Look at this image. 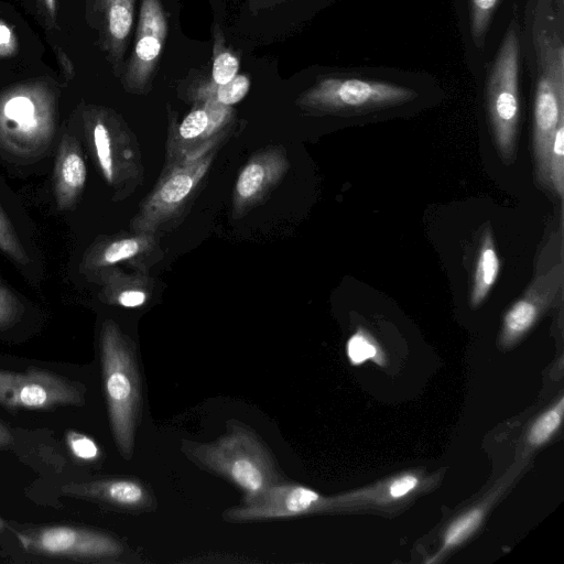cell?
I'll list each match as a JSON object with an SVG mask.
<instances>
[{
    "mask_svg": "<svg viewBox=\"0 0 564 564\" xmlns=\"http://www.w3.org/2000/svg\"><path fill=\"white\" fill-rule=\"evenodd\" d=\"M100 359L112 435L120 454L130 458L140 411V378L133 350L111 321L101 328Z\"/></svg>",
    "mask_w": 564,
    "mask_h": 564,
    "instance_id": "6da1fadb",
    "label": "cell"
},
{
    "mask_svg": "<svg viewBox=\"0 0 564 564\" xmlns=\"http://www.w3.org/2000/svg\"><path fill=\"white\" fill-rule=\"evenodd\" d=\"M15 305L7 291H0V326L9 323L15 315Z\"/></svg>",
    "mask_w": 564,
    "mask_h": 564,
    "instance_id": "1f68e13d",
    "label": "cell"
},
{
    "mask_svg": "<svg viewBox=\"0 0 564 564\" xmlns=\"http://www.w3.org/2000/svg\"><path fill=\"white\" fill-rule=\"evenodd\" d=\"M347 356L351 365H360L373 359L382 365V354L373 338L364 329H358L347 341Z\"/></svg>",
    "mask_w": 564,
    "mask_h": 564,
    "instance_id": "603a6c76",
    "label": "cell"
},
{
    "mask_svg": "<svg viewBox=\"0 0 564 564\" xmlns=\"http://www.w3.org/2000/svg\"><path fill=\"white\" fill-rule=\"evenodd\" d=\"M209 162V159L203 158L173 167L145 200L134 228L141 234H151L181 213L206 173Z\"/></svg>",
    "mask_w": 564,
    "mask_h": 564,
    "instance_id": "9c48e42d",
    "label": "cell"
},
{
    "mask_svg": "<svg viewBox=\"0 0 564 564\" xmlns=\"http://www.w3.org/2000/svg\"><path fill=\"white\" fill-rule=\"evenodd\" d=\"M112 0H96V3L98 6V9L100 10L106 3L110 2Z\"/></svg>",
    "mask_w": 564,
    "mask_h": 564,
    "instance_id": "e575fe53",
    "label": "cell"
},
{
    "mask_svg": "<svg viewBox=\"0 0 564 564\" xmlns=\"http://www.w3.org/2000/svg\"><path fill=\"white\" fill-rule=\"evenodd\" d=\"M55 96L50 86L32 82L0 95V143L17 154L42 151L54 132Z\"/></svg>",
    "mask_w": 564,
    "mask_h": 564,
    "instance_id": "3957f363",
    "label": "cell"
},
{
    "mask_svg": "<svg viewBox=\"0 0 564 564\" xmlns=\"http://www.w3.org/2000/svg\"><path fill=\"white\" fill-rule=\"evenodd\" d=\"M289 166L284 154L278 150L254 155L241 170L234 192V214L243 215L269 194Z\"/></svg>",
    "mask_w": 564,
    "mask_h": 564,
    "instance_id": "7c38bea8",
    "label": "cell"
},
{
    "mask_svg": "<svg viewBox=\"0 0 564 564\" xmlns=\"http://www.w3.org/2000/svg\"><path fill=\"white\" fill-rule=\"evenodd\" d=\"M166 33V17L160 0H142L134 47L124 74L127 89L141 93L148 88L159 63Z\"/></svg>",
    "mask_w": 564,
    "mask_h": 564,
    "instance_id": "30bf717a",
    "label": "cell"
},
{
    "mask_svg": "<svg viewBox=\"0 0 564 564\" xmlns=\"http://www.w3.org/2000/svg\"><path fill=\"white\" fill-rule=\"evenodd\" d=\"M87 170L80 153L70 145L61 150L56 166V197L61 208L69 207L82 192Z\"/></svg>",
    "mask_w": 564,
    "mask_h": 564,
    "instance_id": "9a60e30c",
    "label": "cell"
},
{
    "mask_svg": "<svg viewBox=\"0 0 564 564\" xmlns=\"http://www.w3.org/2000/svg\"><path fill=\"white\" fill-rule=\"evenodd\" d=\"M217 102L216 100L215 109L196 108L191 111L178 127L180 139L183 141H194L207 131H212L216 123L224 119L225 108L228 107L223 105L216 112Z\"/></svg>",
    "mask_w": 564,
    "mask_h": 564,
    "instance_id": "ac0fdd59",
    "label": "cell"
},
{
    "mask_svg": "<svg viewBox=\"0 0 564 564\" xmlns=\"http://www.w3.org/2000/svg\"><path fill=\"white\" fill-rule=\"evenodd\" d=\"M250 88V79L245 75H236L224 85H217L216 100L224 106H232L245 98Z\"/></svg>",
    "mask_w": 564,
    "mask_h": 564,
    "instance_id": "484cf974",
    "label": "cell"
},
{
    "mask_svg": "<svg viewBox=\"0 0 564 564\" xmlns=\"http://www.w3.org/2000/svg\"><path fill=\"white\" fill-rule=\"evenodd\" d=\"M184 451L200 466L240 487L245 502L260 496L279 479L268 451L245 427L235 425L216 442L191 444Z\"/></svg>",
    "mask_w": 564,
    "mask_h": 564,
    "instance_id": "7a4b0ae2",
    "label": "cell"
},
{
    "mask_svg": "<svg viewBox=\"0 0 564 564\" xmlns=\"http://www.w3.org/2000/svg\"><path fill=\"white\" fill-rule=\"evenodd\" d=\"M564 413V399L560 400L547 411L542 413L530 426L528 433V443L532 447H539L545 444L558 430Z\"/></svg>",
    "mask_w": 564,
    "mask_h": 564,
    "instance_id": "ffe728a7",
    "label": "cell"
},
{
    "mask_svg": "<svg viewBox=\"0 0 564 564\" xmlns=\"http://www.w3.org/2000/svg\"><path fill=\"white\" fill-rule=\"evenodd\" d=\"M563 280V265L534 279L525 293L507 311L502 319L500 344L510 348L517 344L538 322L550 306Z\"/></svg>",
    "mask_w": 564,
    "mask_h": 564,
    "instance_id": "8fae6325",
    "label": "cell"
},
{
    "mask_svg": "<svg viewBox=\"0 0 564 564\" xmlns=\"http://www.w3.org/2000/svg\"><path fill=\"white\" fill-rule=\"evenodd\" d=\"M100 11L104 14L106 50L113 63H119L126 50L133 24L134 0H112Z\"/></svg>",
    "mask_w": 564,
    "mask_h": 564,
    "instance_id": "5bb4252c",
    "label": "cell"
},
{
    "mask_svg": "<svg viewBox=\"0 0 564 564\" xmlns=\"http://www.w3.org/2000/svg\"><path fill=\"white\" fill-rule=\"evenodd\" d=\"M0 250L20 263L28 262V256L22 248L12 226L0 207Z\"/></svg>",
    "mask_w": 564,
    "mask_h": 564,
    "instance_id": "4316f807",
    "label": "cell"
},
{
    "mask_svg": "<svg viewBox=\"0 0 564 564\" xmlns=\"http://www.w3.org/2000/svg\"><path fill=\"white\" fill-rule=\"evenodd\" d=\"M6 528V523L4 521L2 520V518H0V532H2Z\"/></svg>",
    "mask_w": 564,
    "mask_h": 564,
    "instance_id": "d590c367",
    "label": "cell"
},
{
    "mask_svg": "<svg viewBox=\"0 0 564 564\" xmlns=\"http://www.w3.org/2000/svg\"><path fill=\"white\" fill-rule=\"evenodd\" d=\"M419 484L417 478L412 474H405L394 478L389 487L388 495L390 498L398 499L411 492Z\"/></svg>",
    "mask_w": 564,
    "mask_h": 564,
    "instance_id": "f1b7e54d",
    "label": "cell"
},
{
    "mask_svg": "<svg viewBox=\"0 0 564 564\" xmlns=\"http://www.w3.org/2000/svg\"><path fill=\"white\" fill-rule=\"evenodd\" d=\"M486 514V506L474 507L455 519L445 530L443 535V545L436 557L445 552L460 545L466 541L480 525Z\"/></svg>",
    "mask_w": 564,
    "mask_h": 564,
    "instance_id": "e0dca14e",
    "label": "cell"
},
{
    "mask_svg": "<svg viewBox=\"0 0 564 564\" xmlns=\"http://www.w3.org/2000/svg\"><path fill=\"white\" fill-rule=\"evenodd\" d=\"M541 74L538 80L532 149L538 182L550 188V153L554 132L564 119V48L556 36L539 39Z\"/></svg>",
    "mask_w": 564,
    "mask_h": 564,
    "instance_id": "277c9868",
    "label": "cell"
},
{
    "mask_svg": "<svg viewBox=\"0 0 564 564\" xmlns=\"http://www.w3.org/2000/svg\"><path fill=\"white\" fill-rule=\"evenodd\" d=\"M550 182L551 188L562 199L564 194V119L558 122L551 145Z\"/></svg>",
    "mask_w": 564,
    "mask_h": 564,
    "instance_id": "7402d4cb",
    "label": "cell"
},
{
    "mask_svg": "<svg viewBox=\"0 0 564 564\" xmlns=\"http://www.w3.org/2000/svg\"><path fill=\"white\" fill-rule=\"evenodd\" d=\"M239 70V61L226 48L215 51L212 77L216 85H224L231 80Z\"/></svg>",
    "mask_w": 564,
    "mask_h": 564,
    "instance_id": "d4e9b609",
    "label": "cell"
},
{
    "mask_svg": "<svg viewBox=\"0 0 564 564\" xmlns=\"http://www.w3.org/2000/svg\"><path fill=\"white\" fill-rule=\"evenodd\" d=\"M499 270L500 260L495 248L492 235L490 231H487L482 236L476 263L470 292L471 307H478L486 300L498 278Z\"/></svg>",
    "mask_w": 564,
    "mask_h": 564,
    "instance_id": "2e32d148",
    "label": "cell"
},
{
    "mask_svg": "<svg viewBox=\"0 0 564 564\" xmlns=\"http://www.w3.org/2000/svg\"><path fill=\"white\" fill-rule=\"evenodd\" d=\"M147 235L141 234L140 236L126 237L110 242L104 248L99 257V264L112 265L134 258L151 242V237Z\"/></svg>",
    "mask_w": 564,
    "mask_h": 564,
    "instance_id": "d6986e66",
    "label": "cell"
},
{
    "mask_svg": "<svg viewBox=\"0 0 564 564\" xmlns=\"http://www.w3.org/2000/svg\"><path fill=\"white\" fill-rule=\"evenodd\" d=\"M499 0H470V22L474 41L478 44L487 32L491 14Z\"/></svg>",
    "mask_w": 564,
    "mask_h": 564,
    "instance_id": "cb8c5ba5",
    "label": "cell"
},
{
    "mask_svg": "<svg viewBox=\"0 0 564 564\" xmlns=\"http://www.w3.org/2000/svg\"><path fill=\"white\" fill-rule=\"evenodd\" d=\"M39 10L44 17L45 22L51 28L57 26V3L56 0H35Z\"/></svg>",
    "mask_w": 564,
    "mask_h": 564,
    "instance_id": "4dcf8cb0",
    "label": "cell"
},
{
    "mask_svg": "<svg viewBox=\"0 0 564 564\" xmlns=\"http://www.w3.org/2000/svg\"><path fill=\"white\" fill-rule=\"evenodd\" d=\"M67 443L73 454L84 460H93L99 456L97 444L88 436L75 431L67 433Z\"/></svg>",
    "mask_w": 564,
    "mask_h": 564,
    "instance_id": "83f0119b",
    "label": "cell"
},
{
    "mask_svg": "<svg viewBox=\"0 0 564 564\" xmlns=\"http://www.w3.org/2000/svg\"><path fill=\"white\" fill-rule=\"evenodd\" d=\"M15 534L29 554L55 560L105 562L123 552V545L112 535L83 527L36 525Z\"/></svg>",
    "mask_w": 564,
    "mask_h": 564,
    "instance_id": "8992f818",
    "label": "cell"
},
{
    "mask_svg": "<svg viewBox=\"0 0 564 564\" xmlns=\"http://www.w3.org/2000/svg\"><path fill=\"white\" fill-rule=\"evenodd\" d=\"M86 388L54 372L32 368L23 372L0 369V405L8 410H50L82 405Z\"/></svg>",
    "mask_w": 564,
    "mask_h": 564,
    "instance_id": "ba28073f",
    "label": "cell"
},
{
    "mask_svg": "<svg viewBox=\"0 0 564 564\" xmlns=\"http://www.w3.org/2000/svg\"><path fill=\"white\" fill-rule=\"evenodd\" d=\"M61 492L124 509L144 507L150 500L148 490L140 482L124 478L69 482L62 487Z\"/></svg>",
    "mask_w": 564,
    "mask_h": 564,
    "instance_id": "4fadbf2b",
    "label": "cell"
},
{
    "mask_svg": "<svg viewBox=\"0 0 564 564\" xmlns=\"http://www.w3.org/2000/svg\"><path fill=\"white\" fill-rule=\"evenodd\" d=\"M13 440L12 431L0 421V448L10 446Z\"/></svg>",
    "mask_w": 564,
    "mask_h": 564,
    "instance_id": "d6a6232c",
    "label": "cell"
},
{
    "mask_svg": "<svg viewBox=\"0 0 564 564\" xmlns=\"http://www.w3.org/2000/svg\"><path fill=\"white\" fill-rule=\"evenodd\" d=\"M519 41L509 28L491 68L488 86V113L492 135L501 159L514 160L519 123Z\"/></svg>",
    "mask_w": 564,
    "mask_h": 564,
    "instance_id": "5b68a950",
    "label": "cell"
},
{
    "mask_svg": "<svg viewBox=\"0 0 564 564\" xmlns=\"http://www.w3.org/2000/svg\"><path fill=\"white\" fill-rule=\"evenodd\" d=\"M93 141L102 175L111 183L115 178L112 139L107 124L100 119L94 123Z\"/></svg>",
    "mask_w": 564,
    "mask_h": 564,
    "instance_id": "44dd1931",
    "label": "cell"
},
{
    "mask_svg": "<svg viewBox=\"0 0 564 564\" xmlns=\"http://www.w3.org/2000/svg\"><path fill=\"white\" fill-rule=\"evenodd\" d=\"M148 293L140 289H126L118 293L117 303L123 307H139L147 302Z\"/></svg>",
    "mask_w": 564,
    "mask_h": 564,
    "instance_id": "f546056e",
    "label": "cell"
},
{
    "mask_svg": "<svg viewBox=\"0 0 564 564\" xmlns=\"http://www.w3.org/2000/svg\"><path fill=\"white\" fill-rule=\"evenodd\" d=\"M278 0H249L250 11L256 12L275 4Z\"/></svg>",
    "mask_w": 564,
    "mask_h": 564,
    "instance_id": "836d02e7",
    "label": "cell"
},
{
    "mask_svg": "<svg viewBox=\"0 0 564 564\" xmlns=\"http://www.w3.org/2000/svg\"><path fill=\"white\" fill-rule=\"evenodd\" d=\"M415 96V91L391 83L327 77L303 93L297 104L304 109L338 112L400 105Z\"/></svg>",
    "mask_w": 564,
    "mask_h": 564,
    "instance_id": "52a82bcc",
    "label": "cell"
}]
</instances>
